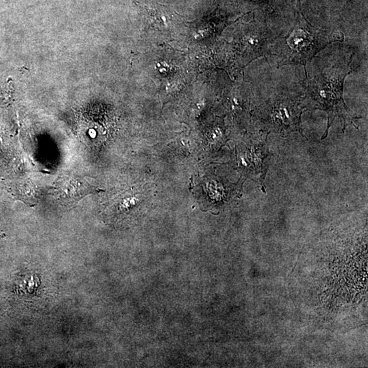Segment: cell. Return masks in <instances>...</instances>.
I'll return each instance as SVG.
<instances>
[{
    "mask_svg": "<svg viewBox=\"0 0 368 368\" xmlns=\"http://www.w3.org/2000/svg\"><path fill=\"white\" fill-rule=\"evenodd\" d=\"M296 25L281 40L279 49V66L306 63L325 46L333 42V36L326 31L316 30L305 18L299 2Z\"/></svg>",
    "mask_w": 368,
    "mask_h": 368,
    "instance_id": "7a4b0ae2",
    "label": "cell"
},
{
    "mask_svg": "<svg viewBox=\"0 0 368 368\" xmlns=\"http://www.w3.org/2000/svg\"><path fill=\"white\" fill-rule=\"evenodd\" d=\"M302 109L294 99L281 97L267 110L268 126L276 132L287 133L300 130Z\"/></svg>",
    "mask_w": 368,
    "mask_h": 368,
    "instance_id": "3957f363",
    "label": "cell"
},
{
    "mask_svg": "<svg viewBox=\"0 0 368 368\" xmlns=\"http://www.w3.org/2000/svg\"><path fill=\"white\" fill-rule=\"evenodd\" d=\"M260 1H263V0H260Z\"/></svg>",
    "mask_w": 368,
    "mask_h": 368,
    "instance_id": "8992f818",
    "label": "cell"
},
{
    "mask_svg": "<svg viewBox=\"0 0 368 368\" xmlns=\"http://www.w3.org/2000/svg\"><path fill=\"white\" fill-rule=\"evenodd\" d=\"M352 55L346 63H337L326 69L310 80L308 95L316 108L328 114V124L335 117L348 119V109L343 100V87L345 78L351 72ZM349 120V119H348Z\"/></svg>",
    "mask_w": 368,
    "mask_h": 368,
    "instance_id": "6da1fadb",
    "label": "cell"
},
{
    "mask_svg": "<svg viewBox=\"0 0 368 368\" xmlns=\"http://www.w3.org/2000/svg\"><path fill=\"white\" fill-rule=\"evenodd\" d=\"M58 198L66 203H74L90 194L102 191L85 177L63 176L56 184Z\"/></svg>",
    "mask_w": 368,
    "mask_h": 368,
    "instance_id": "277c9868",
    "label": "cell"
},
{
    "mask_svg": "<svg viewBox=\"0 0 368 368\" xmlns=\"http://www.w3.org/2000/svg\"><path fill=\"white\" fill-rule=\"evenodd\" d=\"M143 9L147 22L158 30H168L177 20V15L174 14L173 11L158 3L145 5Z\"/></svg>",
    "mask_w": 368,
    "mask_h": 368,
    "instance_id": "5b68a950",
    "label": "cell"
}]
</instances>
